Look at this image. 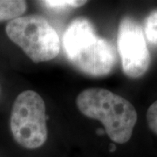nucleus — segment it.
<instances>
[{"instance_id": "7", "label": "nucleus", "mask_w": 157, "mask_h": 157, "mask_svg": "<svg viewBox=\"0 0 157 157\" xmlns=\"http://www.w3.org/2000/svg\"><path fill=\"white\" fill-rule=\"evenodd\" d=\"M143 33L153 46L157 47V10L151 11L144 21Z\"/></svg>"}, {"instance_id": "6", "label": "nucleus", "mask_w": 157, "mask_h": 157, "mask_svg": "<svg viewBox=\"0 0 157 157\" xmlns=\"http://www.w3.org/2000/svg\"><path fill=\"white\" fill-rule=\"evenodd\" d=\"M26 10V2L22 0H0V22L22 17Z\"/></svg>"}, {"instance_id": "8", "label": "nucleus", "mask_w": 157, "mask_h": 157, "mask_svg": "<svg viewBox=\"0 0 157 157\" xmlns=\"http://www.w3.org/2000/svg\"><path fill=\"white\" fill-rule=\"evenodd\" d=\"M40 4L53 11H65L68 8H77L84 6L86 4V1H79V0H46L40 1Z\"/></svg>"}, {"instance_id": "9", "label": "nucleus", "mask_w": 157, "mask_h": 157, "mask_svg": "<svg viewBox=\"0 0 157 157\" xmlns=\"http://www.w3.org/2000/svg\"><path fill=\"white\" fill-rule=\"evenodd\" d=\"M147 121L152 132L157 135V101L148 108L147 112Z\"/></svg>"}, {"instance_id": "3", "label": "nucleus", "mask_w": 157, "mask_h": 157, "mask_svg": "<svg viewBox=\"0 0 157 157\" xmlns=\"http://www.w3.org/2000/svg\"><path fill=\"white\" fill-rule=\"evenodd\" d=\"M6 32L8 38L35 63L53 59L60 50V40L56 31L45 17L39 15L22 16L11 20Z\"/></svg>"}, {"instance_id": "5", "label": "nucleus", "mask_w": 157, "mask_h": 157, "mask_svg": "<svg viewBox=\"0 0 157 157\" xmlns=\"http://www.w3.org/2000/svg\"><path fill=\"white\" fill-rule=\"evenodd\" d=\"M117 48L124 73L130 78H140L148 70L151 57L143 29L134 18L125 17L118 29Z\"/></svg>"}, {"instance_id": "2", "label": "nucleus", "mask_w": 157, "mask_h": 157, "mask_svg": "<svg viewBox=\"0 0 157 157\" xmlns=\"http://www.w3.org/2000/svg\"><path fill=\"white\" fill-rule=\"evenodd\" d=\"M78 110L104 125L108 137L119 144L128 141L137 121L135 107L128 100L104 88H87L76 99Z\"/></svg>"}, {"instance_id": "1", "label": "nucleus", "mask_w": 157, "mask_h": 157, "mask_svg": "<svg viewBox=\"0 0 157 157\" xmlns=\"http://www.w3.org/2000/svg\"><path fill=\"white\" fill-rule=\"evenodd\" d=\"M63 45L69 61L89 76H106L117 62L113 45L97 36L92 23L84 17H78L68 25Z\"/></svg>"}, {"instance_id": "4", "label": "nucleus", "mask_w": 157, "mask_h": 157, "mask_svg": "<svg viewBox=\"0 0 157 157\" xmlns=\"http://www.w3.org/2000/svg\"><path fill=\"white\" fill-rule=\"evenodd\" d=\"M10 127L14 140L27 149L39 148L47 140L45 101L38 93L26 90L13 103Z\"/></svg>"}]
</instances>
